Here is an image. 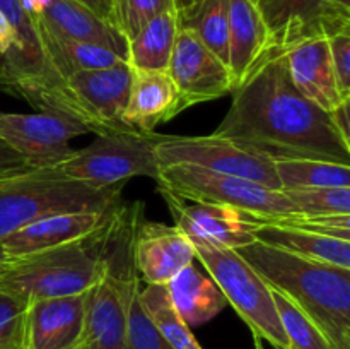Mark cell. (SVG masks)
<instances>
[{"instance_id": "obj_1", "label": "cell", "mask_w": 350, "mask_h": 349, "mask_svg": "<svg viewBox=\"0 0 350 349\" xmlns=\"http://www.w3.org/2000/svg\"><path fill=\"white\" fill-rule=\"evenodd\" d=\"M231 108L214 130L269 159H321L350 164V144L330 113L291 82L279 47H269L231 91Z\"/></svg>"}, {"instance_id": "obj_2", "label": "cell", "mask_w": 350, "mask_h": 349, "mask_svg": "<svg viewBox=\"0 0 350 349\" xmlns=\"http://www.w3.org/2000/svg\"><path fill=\"white\" fill-rule=\"evenodd\" d=\"M236 252L273 291L296 305L334 349H350V269L253 242Z\"/></svg>"}, {"instance_id": "obj_3", "label": "cell", "mask_w": 350, "mask_h": 349, "mask_svg": "<svg viewBox=\"0 0 350 349\" xmlns=\"http://www.w3.org/2000/svg\"><path fill=\"white\" fill-rule=\"evenodd\" d=\"M123 185L98 188L72 180L57 166L29 168L0 178V242L41 218L106 211L120 204Z\"/></svg>"}, {"instance_id": "obj_4", "label": "cell", "mask_w": 350, "mask_h": 349, "mask_svg": "<svg viewBox=\"0 0 350 349\" xmlns=\"http://www.w3.org/2000/svg\"><path fill=\"white\" fill-rule=\"evenodd\" d=\"M106 226L81 242L12 260L0 274V287L26 301L88 293L105 267L103 233Z\"/></svg>"}, {"instance_id": "obj_5", "label": "cell", "mask_w": 350, "mask_h": 349, "mask_svg": "<svg viewBox=\"0 0 350 349\" xmlns=\"http://www.w3.org/2000/svg\"><path fill=\"white\" fill-rule=\"evenodd\" d=\"M193 245L195 259L200 260L228 303L248 325L253 337L270 342L275 349H289L272 289L262 276L236 250L205 243Z\"/></svg>"}, {"instance_id": "obj_6", "label": "cell", "mask_w": 350, "mask_h": 349, "mask_svg": "<svg viewBox=\"0 0 350 349\" xmlns=\"http://www.w3.org/2000/svg\"><path fill=\"white\" fill-rule=\"evenodd\" d=\"M156 181L157 187L183 201L226 205L255 216L260 221L297 212L282 190H273L248 178L215 173L188 164L161 166Z\"/></svg>"}, {"instance_id": "obj_7", "label": "cell", "mask_w": 350, "mask_h": 349, "mask_svg": "<svg viewBox=\"0 0 350 349\" xmlns=\"http://www.w3.org/2000/svg\"><path fill=\"white\" fill-rule=\"evenodd\" d=\"M154 132L98 133L89 146L72 151L57 168L72 180L98 188L125 185L135 177L156 180L161 166L154 153Z\"/></svg>"}, {"instance_id": "obj_8", "label": "cell", "mask_w": 350, "mask_h": 349, "mask_svg": "<svg viewBox=\"0 0 350 349\" xmlns=\"http://www.w3.org/2000/svg\"><path fill=\"white\" fill-rule=\"evenodd\" d=\"M133 68L113 67L75 72L60 82V113L84 123L91 132H135L123 123Z\"/></svg>"}, {"instance_id": "obj_9", "label": "cell", "mask_w": 350, "mask_h": 349, "mask_svg": "<svg viewBox=\"0 0 350 349\" xmlns=\"http://www.w3.org/2000/svg\"><path fill=\"white\" fill-rule=\"evenodd\" d=\"M154 153L159 166L188 164L215 173L248 178L273 190H280V181L272 159L215 133L204 137L156 133Z\"/></svg>"}, {"instance_id": "obj_10", "label": "cell", "mask_w": 350, "mask_h": 349, "mask_svg": "<svg viewBox=\"0 0 350 349\" xmlns=\"http://www.w3.org/2000/svg\"><path fill=\"white\" fill-rule=\"evenodd\" d=\"M91 133L72 116L57 112H0V140L33 168L57 166L72 153L70 140Z\"/></svg>"}, {"instance_id": "obj_11", "label": "cell", "mask_w": 350, "mask_h": 349, "mask_svg": "<svg viewBox=\"0 0 350 349\" xmlns=\"http://www.w3.org/2000/svg\"><path fill=\"white\" fill-rule=\"evenodd\" d=\"M166 72L187 106L212 101L232 91L229 67L215 57L188 27L178 29Z\"/></svg>"}, {"instance_id": "obj_12", "label": "cell", "mask_w": 350, "mask_h": 349, "mask_svg": "<svg viewBox=\"0 0 350 349\" xmlns=\"http://www.w3.org/2000/svg\"><path fill=\"white\" fill-rule=\"evenodd\" d=\"M270 47L286 48L311 36L350 29V10L323 0H256Z\"/></svg>"}, {"instance_id": "obj_13", "label": "cell", "mask_w": 350, "mask_h": 349, "mask_svg": "<svg viewBox=\"0 0 350 349\" xmlns=\"http://www.w3.org/2000/svg\"><path fill=\"white\" fill-rule=\"evenodd\" d=\"M176 226L193 243L238 250L255 242L258 219L252 214L215 204H185L183 198L159 188Z\"/></svg>"}, {"instance_id": "obj_14", "label": "cell", "mask_w": 350, "mask_h": 349, "mask_svg": "<svg viewBox=\"0 0 350 349\" xmlns=\"http://www.w3.org/2000/svg\"><path fill=\"white\" fill-rule=\"evenodd\" d=\"M120 204L106 211L62 212V214L46 216L17 229L16 233L3 238L0 245L10 260H16L31 253H40L67 243L81 242L101 231Z\"/></svg>"}, {"instance_id": "obj_15", "label": "cell", "mask_w": 350, "mask_h": 349, "mask_svg": "<svg viewBox=\"0 0 350 349\" xmlns=\"http://www.w3.org/2000/svg\"><path fill=\"white\" fill-rule=\"evenodd\" d=\"M85 294L31 300L24 349H79L84 334Z\"/></svg>"}, {"instance_id": "obj_16", "label": "cell", "mask_w": 350, "mask_h": 349, "mask_svg": "<svg viewBox=\"0 0 350 349\" xmlns=\"http://www.w3.org/2000/svg\"><path fill=\"white\" fill-rule=\"evenodd\" d=\"M195 245L178 226L140 221L133 238V263L146 284H166L193 263Z\"/></svg>"}, {"instance_id": "obj_17", "label": "cell", "mask_w": 350, "mask_h": 349, "mask_svg": "<svg viewBox=\"0 0 350 349\" xmlns=\"http://www.w3.org/2000/svg\"><path fill=\"white\" fill-rule=\"evenodd\" d=\"M287 74L297 91L311 103L330 113L344 98L332 67L327 36H311L280 48Z\"/></svg>"}, {"instance_id": "obj_18", "label": "cell", "mask_w": 350, "mask_h": 349, "mask_svg": "<svg viewBox=\"0 0 350 349\" xmlns=\"http://www.w3.org/2000/svg\"><path fill=\"white\" fill-rule=\"evenodd\" d=\"M188 106L167 72L133 70L123 123L130 130L152 133Z\"/></svg>"}, {"instance_id": "obj_19", "label": "cell", "mask_w": 350, "mask_h": 349, "mask_svg": "<svg viewBox=\"0 0 350 349\" xmlns=\"http://www.w3.org/2000/svg\"><path fill=\"white\" fill-rule=\"evenodd\" d=\"M38 23L53 34L67 40L99 44L115 51L126 62L129 41L109 21L89 10L75 0H48Z\"/></svg>"}, {"instance_id": "obj_20", "label": "cell", "mask_w": 350, "mask_h": 349, "mask_svg": "<svg viewBox=\"0 0 350 349\" xmlns=\"http://www.w3.org/2000/svg\"><path fill=\"white\" fill-rule=\"evenodd\" d=\"M270 47L269 31L253 0H229V62L232 89L245 81Z\"/></svg>"}, {"instance_id": "obj_21", "label": "cell", "mask_w": 350, "mask_h": 349, "mask_svg": "<svg viewBox=\"0 0 350 349\" xmlns=\"http://www.w3.org/2000/svg\"><path fill=\"white\" fill-rule=\"evenodd\" d=\"M253 236H255V242L284 250L293 255L350 269L349 240L303 231V229L273 224V222L260 221V219Z\"/></svg>"}, {"instance_id": "obj_22", "label": "cell", "mask_w": 350, "mask_h": 349, "mask_svg": "<svg viewBox=\"0 0 350 349\" xmlns=\"http://www.w3.org/2000/svg\"><path fill=\"white\" fill-rule=\"evenodd\" d=\"M171 303L188 327L202 325L217 317L228 300L208 274L198 270L193 263L181 269L166 283Z\"/></svg>"}, {"instance_id": "obj_23", "label": "cell", "mask_w": 350, "mask_h": 349, "mask_svg": "<svg viewBox=\"0 0 350 349\" xmlns=\"http://www.w3.org/2000/svg\"><path fill=\"white\" fill-rule=\"evenodd\" d=\"M36 24L48 67L60 79L70 77L75 72L113 67V65L125 62L108 48L84 43V41L67 40V38L57 36L51 31H48L38 21Z\"/></svg>"}, {"instance_id": "obj_24", "label": "cell", "mask_w": 350, "mask_h": 349, "mask_svg": "<svg viewBox=\"0 0 350 349\" xmlns=\"http://www.w3.org/2000/svg\"><path fill=\"white\" fill-rule=\"evenodd\" d=\"M178 29L180 19L176 10L161 14L129 41L126 64L133 70L166 72Z\"/></svg>"}, {"instance_id": "obj_25", "label": "cell", "mask_w": 350, "mask_h": 349, "mask_svg": "<svg viewBox=\"0 0 350 349\" xmlns=\"http://www.w3.org/2000/svg\"><path fill=\"white\" fill-rule=\"evenodd\" d=\"M280 190L350 187V164L321 159H275Z\"/></svg>"}, {"instance_id": "obj_26", "label": "cell", "mask_w": 350, "mask_h": 349, "mask_svg": "<svg viewBox=\"0 0 350 349\" xmlns=\"http://www.w3.org/2000/svg\"><path fill=\"white\" fill-rule=\"evenodd\" d=\"M139 296L154 327L174 349H202L187 322L171 303L166 284H147L139 291Z\"/></svg>"}, {"instance_id": "obj_27", "label": "cell", "mask_w": 350, "mask_h": 349, "mask_svg": "<svg viewBox=\"0 0 350 349\" xmlns=\"http://www.w3.org/2000/svg\"><path fill=\"white\" fill-rule=\"evenodd\" d=\"M180 26L193 31L198 40L228 65L229 0H204L190 16L180 21Z\"/></svg>"}, {"instance_id": "obj_28", "label": "cell", "mask_w": 350, "mask_h": 349, "mask_svg": "<svg viewBox=\"0 0 350 349\" xmlns=\"http://www.w3.org/2000/svg\"><path fill=\"white\" fill-rule=\"evenodd\" d=\"M272 289V287H270ZM277 313L286 332L289 349H334L323 332L286 296L272 289Z\"/></svg>"}, {"instance_id": "obj_29", "label": "cell", "mask_w": 350, "mask_h": 349, "mask_svg": "<svg viewBox=\"0 0 350 349\" xmlns=\"http://www.w3.org/2000/svg\"><path fill=\"white\" fill-rule=\"evenodd\" d=\"M174 10L173 0H113L111 23L126 41L161 14Z\"/></svg>"}, {"instance_id": "obj_30", "label": "cell", "mask_w": 350, "mask_h": 349, "mask_svg": "<svg viewBox=\"0 0 350 349\" xmlns=\"http://www.w3.org/2000/svg\"><path fill=\"white\" fill-rule=\"evenodd\" d=\"M284 194L303 214H350V187L294 188Z\"/></svg>"}, {"instance_id": "obj_31", "label": "cell", "mask_w": 350, "mask_h": 349, "mask_svg": "<svg viewBox=\"0 0 350 349\" xmlns=\"http://www.w3.org/2000/svg\"><path fill=\"white\" fill-rule=\"evenodd\" d=\"M29 301L0 287V348L24 349V325Z\"/></svg>"}, {"instance_id": "obj_32", "label": "cell", "mask_w": 350, "mask_h": 349, "mask_svg": "<svg viewBox=\"0 0 350 349\" xmlns=\"http://www.w3.org/2000/svg\"><path fill=\"white\" fill-rule=\"evenodd\" d=\"M267 222L289 226V228L303 229V231L318 233V235L334 236V238L349 240L350 242V214H293L277 216Z\"/></svg>"}, {"instance_id": "obj_33", "label": "cell", "mask_w": 350, "mask_h": 349, "mask_svg": "<svg viewBox=\"0 0 350 349\" xmlns=\"http://www.w3.org/2000/svg\"><path fill=\"white\" fill-rule=\"evenodd\" d=\"M140 287L133 294L129 308V324H126V344L129 349H174L150 322L146 308L139 296Z\"/></svg>"}, {"instance_id": "obj_34", "label": "cell", "mask_w": 350, "mask_h": 349, "mask_svg": "<svg viewBox=\"0 0 350 349\" xmlns=\"http://www.w3.org/2000/svg\"><path fill=\"white\" fill-rule=\"evenodd\" d=\"M327 38L338 89L344 98H350V29L330 34Z\"/></svg>"}, {"instance_id": "obj_35", "label": "cell", "mask_w": 350, "mask_h": 349, "mask_svg": "<svg viewBox=\"0 0 350 349\" xmlns=\"http://www.w3.org/2000/svg\"><path fill=\"white\" fill-rule=\"evenodd\" d=\"M31 166L19 153L7 146L3 140H0V178L9 177V174L21 173V171L29 170Z\"/></svg>"}, {"instance_id": "obj_36", "label": "cell", "mask_w": 350, "mask_h": 349, "mask_svg": "<svg viewBox=\"0 0 350 349\" xmlns=\"http://www.w3.org/2000/svg\"><path fill=\"white\" fill-rule=\"evenodd\" d=\"M350 98L344 99L334 112H330V118L334 122L335 129L338 130L345 142L350 144Z\"/></svg>"}, {"instance_id": "obj_37", "label": "cell", "mask_w": 350, "mask_h": 349, "mask_svg": "<svg viewBox=\"0 0 350 349\" xmlns=\"http://www.w3.org/2000/svg\"><path fill=\"white\" fill-rule=\"evenodd\" d=\"M14 43H16V31L5 17V14L0 10V57L7 53L14 47Z\"/></svg>"}, {"instance_id": "obj_38", "label": "cell", "mask_w": 350, "mask_h": 349, "mask_svg": "<svg viewBox=\"0 0 350 349\" xmlns=\"http://www.w3.org/2000/svg\"><path fill=\"white\" fill-rule=\"evenodd\" d=\"M75 2L82 3V5L88 7L89 10H92L94 14H98L99 17H103V19H106L111 23L113 0H75Z\"/></svg>"}, {"instance_id": "obj_39", "label": "cell", "mask_w": 350, "mask_h": 349, "mask_svg": "<svg viewBox=\"0 0 350 349\" xmlns=\"http://www.w3.org/2000/svg\"><path fill=\"white\" fill-rule=\"evenodd\" d=\"M174 2V10L178 14V19H185V17L190 16L198 5H200L204 0H173Z\"/></svg>"}, {"instance_id": "obj_40", "label": "cell", "mask_w": 350, "mask_h": 349, "mask_svg": "<svg viewBox=\"0 0 350 349\" xmlns=\"http://www.w3.org/2000/svg\"><path fill=\"white\" fill-rule=\"evenodd\" d=\"M10 262H12V260H10L9 257H7L5 250H3V248H2V245H0V274L3 272V269H5V267L9 266Z\"/></svg>"}, {"instance_id": "obj_41", "label": "cell", "mask_w": 350, "mask_h": 349, "mask_svg": "<svg viewBox=\"0 0 350 349\" xmlns=\"http://www.w3.org/2000/svg\"><path fill=\"white\" fill-rule=\"evenodd\" d=\"M323 2L330 3V5L342 7V9H349L350 10V0H323Z\"/></svg>"}, {"instance_id": "obj_42", "label": "cell", "mask_w": 350, "mask_h": 349, "mask_svg": "<svg viewBox=\"0 0 350 349\" xmlns=\"http://www.w3.org/2000/svg\"><path fill=\"white\" fill-rule=\"evenodd\" d=\"M256 342H258V349H262V346H260V341H256Z\"/></svg>"}, {"instance_id": "obj_43", "label": "cell", "mask_w": 350, "mask_h": 349, "mask_svg": "<svg viewBox=\"0 0 350 349\" xmlns=\"http://www.w3.org/2000/svg\"><path fill=\"white\" fill-rule=\"evenodd\" d=\"M0 349H7V348H0Z\"/></svg>"}, {"instance_id": "obj_44", "label": "cell", "mask_w": 350, "mask_h": 349, "mask_svg": "<svg viewBox=\"0 0 350 349\" xmlns=\"http://www.w3.org/2000/svg\"><path fill=\"white\" fill-rule=\"evenodd\" d=\"M253 2H255V3H256V0H253Z\"/></svg>"}]
</instances>
